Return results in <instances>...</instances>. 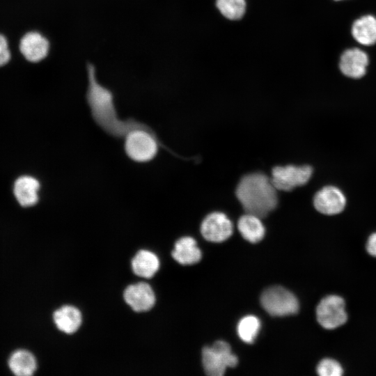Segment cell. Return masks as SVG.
Instances as JSON below:
<instances>
[{"label":"cell","mask_w":376,"mask_h":376,"mask_svg":"<svg viewBox=\"0 0 376 376\" xmlns=\"http://www.w3.org/2000/svg\"><path fill=\"white\" fill-rule=\"evenodd\" d=\"M134 273L141 277H152L159 268V260L156 254L148 250H140L132 260Z\"/></svg>","instance_id":"cell-17"},{"label":"cell","mask_w":376,"mask_h":376,"mask_svg":"<svg viewBox=\"0 0 376 376\" xmlns=\"http://www.w3.org/2000/svg\"><path fill=\"white\" fill-rule=\"evenodd\" d=\"M57 328L68 334L76 332L81 324V313L75 306L65 305L57 309L53 315Z\"/></svg>","instance_id":"cell-16"},{"label":"cell","mask_w":376,"mask_h":376,"mask_svg":"<svg viewBox=\"0 0 376 376\" xmlns=\"http://www.w3.org/2000/svg\"><path fill=\"white\" fill-rule=\"evenodd\" d=\"M40 187L38 179L31 175H22L15 180L13 191L19 205L27 207L38 203Z\"/></svg>","instance_id":"cell-13"},{"label":"cell","mask_w":376,"mask_h":376,"mask_svg":"<svg viewBox=\"0 0 376 376\" xmlns=\"http://www.w3.org/2000/svg\"><path fill=\"white\" fill-rule=\"evenodd\" d=\"M125 302L136 312L151 309L155 303V296L151 286L144 282L132 284L124 292Z\"/></svg>","instance_id":"cell-11"},{"label":"cell","mask_w":376,"mask_h":376,"mask_svg":"<svg viewBox=\"0 0 376 376\" xmlns=\"http://www.w3.org/2000/svg\"><path fill=\"white\" fill-rule=\"evenodd\" d=\"M263 308L271 315L287 316L297 313L299 302L290 291L281 286L266 289L260 297Z\"/></svg>","instance_id":"cell-5"},{"label":"cell","mask_w":376,"mask_h":376,"mask_svg":"<svg viewBox=\"0 0 376 376\" xmlns=\"http://www.w3.org/2000/svg\"><path fill=\"white\" fill-rule=\"evenodd\" d=\"M202 362L205 373L210 376H221L227 368L236 366L237 357L232 352L230 346L219 340L202 350Z\"/></svg>","instance_id":"cell-4"},{"label":"cell","mask_w":376,"mask_h":376,"mask_svg":"<svg viewBox=\"0 0 376 376\" xmlns=\"http://www.w3.org/2000/svg\"><path fill=\"white\" fill-rule=\"evenodd\" d=\"M10 58L8 42L6 38L0 35V66L6 64Z\"/></svg>","instance_id":"cell-23"},{"label":"cell","mask_w":376,"mask_h":376,"mask_svg":"<svg viewBox=\"0 0 376 376\" xmlns=\"http://www.w3.org/2000/svg\"><path fill=\"white\" fill-rule=\"evenodd\" d=\"M351 33L354 39L361 45L376 44V17L366 15L357 19L352 25Z\"/></svg>","instance_id":"cell-14"},{"label":"cell","mask_w":376,"mask_h":376,"mask_svg":"<svg viewBox=\"0 0 376 376\" xmlns=\"http://www.w3.org/2000/svg\"><path fill=\"white\" fill-rule=\"evenodd\" d=\"M233 226L228 217L220 212L209 214L203 220L201 233L207 241L221 242L228 239L233 234Z\"/></svg>","instance_id":"cell-8"},{"label":"cell","mask_w":376,"mask_h":376,"mask_svg":"<svg viewBox=\"0 0 376 376\" xmlns=\"http://www.w3.org/2000/svg\"><path fill=\"white\" fill-rule=\"evenodd\" d=\"M216 7L219 13L230 20H239L246 13V0H216Z\"/></svg>","instance_id":"cell-20"},{"label":"cell","mask_w":376,"mask_h":376,"mask_svg":"<svg viewBox=\"0 0 376 376\" xmlns=\"http://www.w3.org/2000/svg\"><path fill=\"white\" fill-rule=\"evenodd\" d=\"M236 196L246 213L260 218L273 211L278 203L276 189L271 179L262 173L244 175L237 187Z\"/></svg>","instance_id":"cell-2"},{"label":"cell","mask_w":376,"mask_h":376,"mask_svg":"<svg viewBox=\"0 0 376 376\" xmlns=\"http://www.w3.org/2000/svg\"><path fill=\"white\" fill-rule=\"evenodd\" d=\"M88 86L86 99L92 117L108 134L124 138L132 130L147 128L148 125L133 118L123 119L118 114L112 93L96 79L95 68L88 64Z\"/></svg>","instance_id":"cell-1"},{"label":"cell","mask_w":376,"mask_h":376,"mask_svg":"<svg viewBox=\"0 0 376 376\" xmlns=\"http://www.w3.org/2000/svg\"><path fill=\"white\" fill-rule=\"evenodd\" d=\"M313 174L309 165L275 166L272 171L271 181L278 190L290 191L307 183Z\"/></svg>","instance_id":"cell-6"},{"label":"cell","mask_w":376,"mask_h":376,"mask_svg":"<svg viewBox=\"0 0 376 376\" xmlns=\"http://www.w3.org/2000/svg\"><path fill=\"white\" fill-rule=\"evenodd\" d=\"M260 328V320L254 315H246L237 324V334L242 340L252 343L258 336Z\"/></svg>","instance_id":"cell-21"},{"label":"cell","mask_w":376,"mask_h":376,"mask_svg":"<svg viewBox=\"0 0 376 376\" xmlns=\"http://www.w3.org/2000/svg\"><path fill=\"white\" fill-rule=\"evenodd\" d=\"M237 228L242 236L251 243L260 242L265 236V229L260 218L252 214L242 215L238 220Z\"/></svg>","instance_id":"cell-18"},{"label":"cell","mask_w":376,"mask_h":376,"mask_svg":"<svg viewBox=\"0 0 376 376\" xmlns=\"http://www.w3.org/2000/svg\"><path fill=\"white\" fill-rule=\"evenodd\" d=\"M346 197L337 187L328 185L317 191L313 198L315 208L320 213L334 215L340 213L346 205Z\"/></svg>","instance_id":"cell-9"},{"label":"cell","mask_w":376,"mask_h":376,"mask_svg":"<svg viewBox=\"0 0 376 376\" xmlns=\"http://www.w3.org/2000/svg\"><path fill=\"white\" fill-rule=\"evenodd\" d=\"M366 249L369 254L376 257V233H373L368 238Z\"/></svg>","instance_id":"cell-24"},{"label":"cell","mask_w":376,"mask_h":376,"mask_svg":"<svg viewBox=\"0 0 376 376\" xmlns=\"http://www.w3.org/2000/svg\"><path fill=\"white\" fill-rule=\"evenodd\" d=\"M369 57L366 52L359 48H350L341 54L339 69L347 77L360 79L366 75Z\"/></svg>","instance_id":"cell-10"},{"label":"cell","mask_w":376,"mask_h":376,"mask_svg":"<svg viewBox=\"0 0 376 376\" xmlns=\"http://www.w3.org/2000/svg\"><path fill=\"white\" fill-rule=\"evenodd\" d=\"M317 373L320 376H340L343 373V370L336 361L324 359L318 363Z\"/></svg>","instance_id":"cell-22"},{"label":"cell","mask_w":376,"mask_h":376,"mask_svg":"<svg viewBox=\"0 0 376 376\" xmlns=\"http://www.w3.org/2000/svg\"><path fill=\"white\" fill-rule=\"evenodd\" d=\"M172 256L180 264L186 265L199 262L202 254L193 237H182L175 242Z\"/></svg>","instance_id":"cell-15"},{"label":"cell","mask_w":376,"mask_h":376,"mask_svg":"<svg viewBox=\"0 0 376 376\" xmlns=\"http://www.w3.org/2000/svg\"><path fill=\"white\" fill-rule=\"evenodd\" d=\"M316 317L319 324L327 329L343 325L347 318L343 299L337 295L323 298L317 306Z\"/></svg>","instance_id":"cell-7"},{"label":"cell","mask_w":376,"mask_h":376,"mask_svg":"<svg viewBox=\"0 0 376 376\" xmlns=\"http://www.w3.org/2000/svg\"><path fill=\"white\" fill-rule=\"evenodd\" d=\"M125 151L127 157L139 163L153 159L162 144L155 132L149 127L129 132L124 137Z\"/></svg>","instance_id":"cell-3"},{"label":"cell","mask_w":376,"mask_h":376,"mask_svg":"<svg viewBox=\"0 0 376 376\" xmlns=\"http://www.w3.org/2000/svg\"><path fill=\"white\" fill-rule=\"evenodd\" d=\"M8 365L11 371L17 376H30L37 367L34 356L24 350L14 352L9 358Z\"/></svg>","instance_id":"cell-19"},{"label":"cell","mask_w":376,"mask_h":376,"mask_svg":"<svg viewBox=\"0 0 376 376\" xmlns=\"http://www.w3.org/2000/svg\"><path fill=\"white\" fill-rule=\"evenodd\" d=\"M19 49L31 62H38L48 54V40L38 32H29L21 39Z\"/></svg>","instance_id":"cell-12"},{"label":"cell","mask_w":376,"mask_h":376,"mask_svg":"<svg viewBox=\"0 0 376 376\" xmlns=\"http://www.w3.org/2000/svg\"><path fill=\"white\" fill-rule=\"evenodd\" d=\"M335 1H341V0H335Z\"/></svg>","instance_id":"cell-25"}]
</instances>
